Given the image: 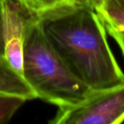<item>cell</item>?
<instances>
[{"label":"cell","instance_id":"obj_1","mask_svg":"<svg viewBox=\"0 0 124 124\" xmlns=\"http://www.w3.org/2000/svg\"><path fill=\"white\" fill-rule=\"evenodd\" d=\"M36 15L45 36L80 81L92 90L124 84V72L94 8L70 3Z\"/></svg>","mask_w":124,"mask_h":124},{"label":"cell","instance_id":"obj_2","mask_svg":"<svg viewBox=\"0 0 124 124\" xmlns=\"http://www.w3.org/2000/svg\"><path fill=\"white\" fill-rule=\"evenodd\" d=\"M23 78L38 99L57 107L76 105L93 91L66 66L32 13L26 25Z\"/></svg>","mask_w":124,"mask_h":124},{"label":"cell","instance_id":"obj_3","mask_svg":"<svg viewBox=\"0 0 124 124\" xmlns=\"http://www.w3.org/2000/svg\"><path fill=\"white\" fill-rule=\"evenodd\" d=\"M124 122V84L93 90L81 102L58 107L51 124H120Z\"/></svg>","mask_w":124,"mask_h":124},{"label":"cell","instance_id":"obj_4","mask_svg":"<svg viewBox=\"0 0 124 124\" xmlns=\"http://www.w3.org/2000/svg\"><path fill=\"white\" fill-rule=\"evenodd\" d=\"M30 13L17 0H2L4 55L22 78L25 31Z\"/></svg>","mask_w":124,"mask_h":124},{"label":"cell","instance_id":"obj_5","mask_svg":"<svg viewBox=\"0 0 124 124\" xmlns=\"http://www.w3.org/2000/svg\"><path fill=\"white\" fill-rule=\"evenodd\" d=\"M0 93L31 100L38 99L26 81L11 66L4 54H0Z\"/></svg>","mask_w":124,"mask_h":124},{"label":"cell","instance_id":"obj_6","mask_svg":"<svg viewBox=\"0 0 124 124\" xmlns=\"http://www.w3.org/2000/svg\"><path fill=\"white\" fill-rule=\"evenodd\" d=\"M94 9L105 28L124 31V0H100Z\"/></svg>","mask_w":124,"mask_h":124},{"label":"cell","instance_id":"obj_7","mask_svg":"<svg viewBox=\"0 0 124 124\" xmlns=\"http://www.w3.org/2000/svg\"><path fill=\"white\" fill-rule=\"evenodd\" d=\"M26 101L21 97L0 93V123L9 122Z\"/></svg>","mask_w":124,"mask_h":124},{"label":"cell","instance_id":"obj_8","mask_svg":"<svg viewBox=\"0 0 124 124\" xmlns=\"http://www.w3.org/2000/svg\"><path fill=\"white\" fill-rule=\"evenodd\" d=\"M17 1L32 14H41L59 6L74 3V0H17Z\"/></svg>","mask_w":124,"mask_h":124},{"label":"cell","instance_id":"obj_9","mask_svg":"<svg viewBox=\"0 0 124 124\" xmlns=\"http://www.w3.org/2000/svg\"><path fill=\"white\" fill-rule=\"evenodd\" d=\"M107 33L116 41L118 44L121 51L124 56V31L122 30H115L111 28H106Z\"/></svg>","mask_w":124,"mask_h":124},{"label":"cell","instance_id":"obj_10","mask_svg":"<svg viewBox=\"0 0 124 124\" xmlns=\"http://www.w3.org/2000/svg\"><path fill=\"white\" fill-rule=\"evenodd\" d=\"M4 39H3V15H2V0H0V54H4Z\"/></svg>","mask_w":124,"mask_h":124},{"label":"cell","instance_id":"obj_11","mask_svg":"<svg viewBox=\"0 0 124 124\" xmlns=\"http://www.w3.org/2000/svg\"><path fill=\"white\" fill-rule=\"evenodd\" d=\"M79 2L84 3V4H91V5H93L96 3H98L99 0H78Z\"/></svg>","mask_w":124,"mask_h":124}]
</instances>
